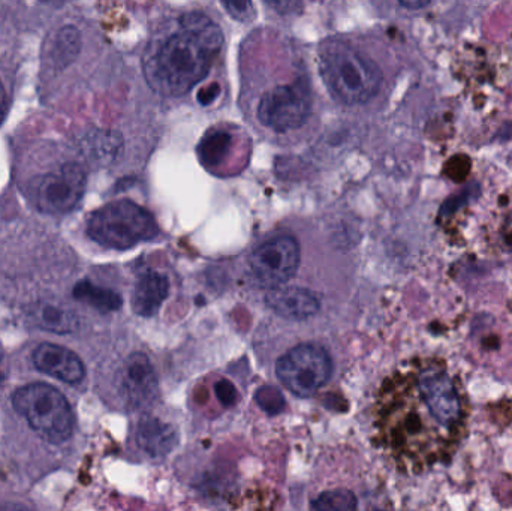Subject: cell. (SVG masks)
Instances as JSON below:
<instances>
[{"label": "cell", "instance_id": "26", "mask_svg": "<svg viewBox=\"0 0 512 511\" xmlns=\"http://www.w3.org/2000/svg\"><path fill=\"white\" fill-rule=\"evenodd\" d=\"M0 511H32L29 507L17 503H0Z\"/></svg>", "mask_w": 512, "mask_h": 511}, {"label": "cell", "instance_id": "24", "mask_svg": "<svg viewBox=\"0 0 512 511\" xmlns=\"http://www.w3.org/2000/svg\"><path fill=\"white\" fill-rule=\"evenodd\" d=\"M224 6L237 20L248 21L254 18V5L251 2H224Z\"/></svg>", "mask_w": 512, "mask_h": 511}, {"label": "cell", "instance_id": "23", "mask_svg": "<svg viewBox=\"0 0 512 511\" xmlns=\"http://www.w3.org/2000/svg\"><path fill=\"white\" fill-rule=\"evenodd\" d=\"M215 389L216 396H218L219 401H221V404L224 405L225 408H230L237 404L239 393H237L236 387L233 386L231 381H218V383H216Z\"/></svg>", "mask_w": 512, "mask_h": 511}, {"label": "cell", "instance_id": "11", "mask_svg": "<svg viewBox=\"0 0 512 511\" xmlns=\"http://www.w3.org/2000/svg\"><path fill=\"white\" fill-rule=\"evenodd\" d=\"M33 363L42 374L50 375L63 383H80L86 375V369L80 357L60 345H39L33 353Z\"/></svg>", "mask_w": 512, "mask_h": 511}, {"label": "cell", "instance_id": "18", "mask_svg": "<svg viewBox=\"0 0 512 511\" xmlns=\"http://www.w3.org/2000/svg\"><path fill=\"white\" fill-rule=\"evenodd\" d=\"M231 147V135L224 131L209 132L198 147L201 161L213 168L221 164Z\"/></svg>", "mask_w": 512, "mask_h": 511}, {"label": "cell", "instance_id": "9", "mask_svg": "<svg viewBox=\"0 0 512 511\" xmlns=\"http://www.w3.org/2000/svg\"><path fill=\"white\" fill-rule=\"evenodd\" d=\"M301 252L297 240L280 236L259 246L251 257L252 275L261 287L280 288L297 273Z\"/></svg>", "mask_w": 512, "mask_h": 511}, {"label": "cell", "instance_id": "12", "mask_svg": "<svg viewBox=\"0 0 512 511\" xmlns=\"http://www.w3.org/2000/svg\"><path fill=\"white\" fill-rule=\"evenodd\" d=\"M265 300L271 311L288 320H306L319 309V300L304 288H274Z\"/></svg>", "mask_w": 512, "mask_h": 511}, {"label": "cell", "instance_id": "22", "mask_svg": "<svg viewBox=\"0 0 512 511\" xmlns=\"http://www.w3.org/2000/svg\"><path fill=\"white\" fill-rule=\"evenodd\" d=\"M87 153L89 155H95V159H105L108 156L114 155V149H116V141H114V135L111 134H99L93 137L89 143L86 144Z\"/></svg>", "mask_w": 512, "mask_h": 511}, {"label": "cell", "instance_id": "27", "mask_svg": "<svg viewBox=\"0 0 512 511\" xmlns=\"http://www.w3.org/2000/svg\"><path fill=\"white\" fill-rule=\"evenodd\" d=\"M400 6L406 9H421L426 8V6L430 5V2H426V0H420V2H399Z\"/></svg>", "mask_w": 512, "mask_h": 511}, {"label": "cell", "instance_id": "6", "mask_svg": "<svg viewBox=\"0 0 512 511\" xmlns=\"http://www.w3.org/2000/svg\"><path fill=\"white\" fill-rule=\"evenodd\" d=\"M333 362L325 348L301 344L280 357L276 374L280 383L298 398H310L330 380Z\"/></svg>", "mask_w": 512, "mask_h": 511}, {"label": "cell", "instance_id": "4", "mask_svg": "<svg viewBox=\"0 0 512 511\" xmlns=\"http://www.w3.org/2000/svg\"><path fill=\"white\" fill-rule=\"evenodd\" d=\"M152 213L129 200L114 201L96 210L87 222V234L104 248H134L158 236Z\"/></svg>", "mask_w": 512, "mask_h": 511}, {"label": "cell", "instance_id": "13", "mask_svg": "<svg viewBox=\"0 0 512 511\" xmlns=\"http://www.w3.org/2000/svg\"><path fill=\"white\" fill-rule=\"evenodd\" d=\"M135 440L138 447L152 458H164L173 452L179 443V435L170 423L162 422L156 417H143L138 422Z\"/></svg>", "mask_w": 512, "mask_h": 511}, {"label": "cell", "instance_id": "14", "mask_svg": "<svg viewBox=\"0 0 512 511\" xmlns=\"http://www.w3.org/2000/svg\"><path fill=\"white\" fill-rule=\"evenodd\" d=\"M170 290L168 279L161 273L146 272L138 278L132 296V308L141 317L158 314Z\"/></svg>", "mask_w": 512, "mask_h": 511}, {"label": "cell", "instance_id": "5", "mask_svg": "<svg viewBox=\"0 0 512 511\" xmlns=\"http://www.w3.org/2000/svg\"><path fill=\"white\" fill-rule=\"evenodd\" d=\"M15 411L30 428L51 444H62L74 432V414L65 396L44 383L21 387L12 396Z\"/></svg>", "mask_w": 512, "mask_h": 511}, {"label": "cell", "instance_id": "16", "mask_svg": "<svg viewBox=\"0 0 512 511\" xmlns=\"http://www.w3.org/2000/svg\"><path fill=\"white\" fill-rule=\"evenodd\" d=\"M72 294L75 299L87 303L99 312H113L122 308V297L119 294L108 288L98 287L89 281L78 282Z\"/></svg>", "mask_w": 512, "mask_h": 511}, {"label": "cell", "instance_id": "7", "mask_svg": "<svg viewBox=\"0 0 512 511\" xmlns=\"http://www.w3.org/2000/svg\"><path fill=\"white\" fill-rule=\"evenodd\" d=\"M312 98L304 80L276 87L259 101L258 119L276 132L300 128L310 114Z\"/></svg>", "mask_w": 512, "mask_h": 511}, {"label": "cell", "instance_id": "25", "mask_svg": "<svg viewBox=\"0 0 512 511\" xmlns=\"http://www.w3.org/2000/svg\"><path fill=\"white\" fill-rule=\"evenodd\" d=\"M6 111H8V99H6L5 89H3L2 81H0V125L5 120Z\"/></svg>", "mask_w": 512, "mask_h": 511}, {"label": "cell", "instance_id": "19", "mask_svg": "<svg viewBox=\"0 0 512 511\" xmlns=\"http://www.w3.org/2000/svg\"><path fill=\"white\" fill-rule=\"evenodd\" d=\"M357 498L348 489L322 492L310 503V511H357Z\"/></svg>", "mask_w": 512, "mask_h": 511}, {"label": "cell", "instance_id": "10", "mask_svg": "<svg viewBox=\"0 0 512 511\" xmlns=\"http://www.w3.org/2000/svg\"><path fill=\"white\" fill-rule=\"evenodd\" d=\"M122 395L131 408H147L158 399L159 381L149 357L143 353L132 354L122 371Z\"/></svg>", "mask_w": 512, "mask_h": 511}, {"label": "cell", "instance_id": "20", "mask_svg": "<svg viewBox=\"0 0 512 511\" xmlns=\"http://www.w3.org/2000/svg\"><path fill=\"white\" fill-rule=\"evenodd\" d=\"M481 186L480 183L471 182L466 188H463L459 194L451 195L447 200L444 201V204L441 206V210H439V216H444V218H448V216L456 215L459 210H462L463 207L468 206L472 201L477 200L480 197Z\"/></svg>", "mask_w": 512, "mask_h": 511}, {"label": "cell", "instance_id": "21", "mask_svg": "<svg viewBox=\"0 0 512 511\" xmlns=\"http://www.w3.org/2000/svg\"><path fill=\"white\" fill-rule=\"evenodd\" d=\"M256 404L268 416H277L285 410V398L279 389L273 386H264L256 392Z\"/></svg>", "mask_w": 512, "mask_h": 511}, {"label": "cell", "instance_id": "1", "mask_svg": "<svg viewBox=\"0 0 512 511\" xmlns=\"http://www.w3.org/2000/svg\"><path fill=\"white\" fill-rule=\"evenodd\" d=\"M466 405L444 366H418L387 392L382 429L388 446L415 461L441 458L459 440Z\"/></svg>", "mask_w": 512, "mask_h": 511}, {"label": "cell", "instance_id": "8", "mask_svg": "<svg viewBox=\"0 0 512 511\" xmlns=\"http://www.w3.org/2000/svg\"><path fill=\"white\" fill-rule=\"evenodd\" d=\"M86 189V173L78 164H65L54 173L38 177L33 182V203L48 215H63L71 212Z\"/></svg>", "mask_w": 512, "mask_h": 511}, {"label": "cell", "instance_id": "3", "mask_svg": "<svg viewBox=\"0 0 512 511\" xmlns=\"http://www.w3.org/2000/svg\"><path fill=\"white\" fill-rule=\"evenodd\" d=\"M321 74L331 95L342 104H364L381 89V68L342 42L322 48Z\"/></svg>", "mask_w": 512, "mask_h": 511}, {"label": "cell", "instance_id": "17", "mask_svg": "<svg viewBox=\"0 0 512 511\" xmlns=\"http://www.w3.org/2000/svg\"><path fill=\"white\" fill-rule=\"evenodd\" d=\"M81 36L75 27L65 26L57 33L51 50V60L56 68H66L80 53Z\"/></svg>", "mask_w": 512, "mask_h": 511}, {"label": "cell", "instance_id": "15", "mask_svg": "<svg viewBox=\"0 0 512 511\" xmlns=\"http://www.w3.org/2000/svg\"><path fill=\"white\" fill-rule=\"evenodd\" d=\"M29 315L30 320L39 329L60 333V335L74 332L78 326L77 317L72 312L59 308V306L48 305V303H39V305L33 306Z\"/></svg>", "mask_w": 512, "mask_h": 511}, {"label": "cell", "instance_id": "2", "mask_svg": "<svg viewBox=\"0 0 512 511\" xmlns=\"http://www.w3.org/2000/svg\"><path fill=\"white\" fill-rule=\"evenodd\" d=\"M224 44L222 30L201 12L180 18V29L146 62V75L156 92L182 96L200 83Z\"/></svg>", "mask_w": 512, "mask_h": 511}]
</instances>
